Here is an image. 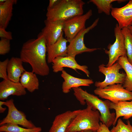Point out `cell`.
Returning a JSON list of instances; mask_svg holds the SVG:
<instances>
[{"label": "cell", "mask_w": 132, "mask_h": 132, "mask_svg": "<svg viewBox=\"0 0 132 132\" xmlns=\"http://www.w3.org/2000/svg\"><path fill=\"white\" fill-rule=\"evenodd\" d=\"M47 46L42 32L36 39H29L22 45L20 58L23 62L29 64L32 72L41 76L48 75L50 69L46 59Z\"/></svg>", "instance_id": "obj_1"}, {"label": "cell", "mask_w": 132, "mask_h": 132, "mask_svg": "<svg viewBox=\"0 0 132 132\" xmlns=\"http://www.w3.org/2000/svg\"><path fill=\"white\" fill-rule=\"evenodd\" d=\"M72 89L74 95L81 104L84 105L86 103L91 106L93 110L99 111L100 113V121L108 128L113 125L116 114L110 112V101L108 100H102L79 87Z\"/></svg>", "instance_id": "obj_2"}, {"label": "cell", "mask_w": 132, "mask_h": 132, "mask_svg": "<svg viewBox=\"0 0 132 132\" xmlns=\"http://www.w3.org/2000/svg\"><path fill=\"white\" fill-rule=\"evenodd\" d=\"M84 109L79 111L68 127L66 132L83 131H96L100 126V115L98 110L93 109L88 104Z\"/></svg>", "instance_id": "obj_3"}, {"label": "cell", "mask_w": 132, "mask_h": 132, "mask_svg": "<svg viewBox=\"0 0 132 132\" xmlns=\"http://www.w3.org/2000/svg\"><path fill=\"white\" fill-rule=\"evenodd\" d=\"M85 3L82 0H59L53 8L47 10L46 19L65 21L75 16L83 14Z\"/></svg>", "instance_id": "obj_4"}, {"label": "cell", "mask_w": 132, "mask_h": 132, "mask_svg": "<svg viewBox=\"0 0 132 132\" xmlns=\"http://www.w3.org/2000/svg\"><path fill=\"white\" fill-rule=\"evenodd\" d=\"M94 92L99 97L112 102L132 100V92L125 88L122 84L111 85L103 88H97Z\"/></svg>", "instance_id": "obj_5"}, {"label": "cell", "mask_w": 132, "mask_h": 132, "mask_svg": "<svg viewBox=\"0 0 132 132\" xmlns=\"http://www.w3.org/2000/svg\"><path fill=\"white\" fill-rule=\"evenodd\" d=\"M122 68L117 61L109 67L102 64L99 66V71L105 76V79L102 82H96L95 86L97 88H103L109 85L114 84H123L124 82L126 74L120 73V70Z\"/></svg>", "instance_id": "obj_6"}, {"label": "cell", "mask_w": 132, "mask_h": 132, "mask_svg": "<svg viewBox=\"0 0 132 132\" xmlns=\"http://www.w3.org/2000/svg\"><path fill=\"white\" fill-rule=\"evenodd\" d=\"M99 19V18L96 19L91 25L81 31L69 42V44L67 46V56L75 58L77 55L84 52H91L100 49L88 48L85 45L84 42L85 34L97 25Z\"/></svg>", "instance_id": "obj_7"}, {"label": "cell", "mask_w": 132, "mask_h": 132, "mask_svg": "<svg viewBox=\"0 0 132 132\" xmlns=\"http://www.w3.org/2000/svg\"><path fill=\"white\" fill-rule=\"evenodd\" d=\"M4 105L8 108V111L6 116L0 122V126L6 124L20 125L23 127L31 128L36 126L30 121L28 120L25 114L18 110L14 103V100L11 99L5 102Z\"/></svg>", "instance_id": "obj_8"}, {"label": "cell", "mask_w": 132, "mask_h": 132, "mask_svg": "<svg viewBox=\"0 0 132 132\" xmlns=\"http://www.w3.org/2000/svg\"><path fill=\"white\" fill-rule=\"evenodd\" d=\"M114 30L115 41L113 44H109L108 46V50H105L109 58L108 63L106 65L107 67L115 63L120 57L127 55L124 38L118 24H116Z\"/></svg>", "instance_id": "obj_9"}, {"label": "cell", "mask_w": 132, "mask_h": 132, "mask_svg": "<svg viewBox=\"0 0 132 132\" xmlns=\"http://www.w3.org/2000/svg\"><path fill=\"white\" fill-rule=\"evenodd\" d=\"M92 15V11L90 9L84 14L76 16L64 21L63 32L68 42L86 28V21Z\"/></svg>", "instance_id": "obj_10"}, {"label": "cell", "mask_w": 132, "mask_h": 132, "mask_svg": "<svg viewBox=\"0 0 132 132\" xmlns=\"http://www.w3.org/2000/svg\"><path fill=\"white\" fill-rule=\"evenodd\" d=\"M44 22L45 26L41 32L45 38L46 46H48L55 43L63 32L64 21H52L46 19Z\"/></svg>", "instance_id": "obj_11"}, {"label": "cell", "mask_w": 132, "mask_h": 132, "mask_svg": "<svg viewBox=\"0 0 132 132\" xmlns=\"http://www.w3.org/2000/svg\"><path fill=\"white\" fill-rule=\"evenodd\" d=\"M53 71L57 73L64 70L63 68L68 67L76 71L77 69L82 71L89 77L90 72L88 66L86 65H80L75 60V58L67 56L64 57L57 56L55 58L52 62Z\"/></svg>", "instance_id": "obj_12"}, {"label": "cell", "mask_w": 132, "mask_h": 132, "mask_svg": "<svg viewBox=\"0 0 132 132\" xmlns=\"http://www.w3.org/2000/svg\"><path fill=\"white\" fill-rule=\"evenodd\" d=\"M111 14L117 21L120 28L127 27L132 24V0L124 6L111 9Z\"/></svg>", "instance_id": "obj_13"}, {"label": "cell", "mask_w": 132, "mask_h": 132, "mask_svg": "<svg viewBox=\"0 0 132 132\" xmlns=\"http://www.w3.org/2000/svg\"><path fill=\"white\" fill-rule=\"evenodd\" d=\"M26 93L25 89L20 83H16L9 79L0 83V99L4 100L11 95L20 96Z\"/></svg>", "instance_id": "obj_14"}, {"label": "cell", "mask_w": 132, "mask_h": 132, "mask_svg": "<svg viewBox=\"0 0 132 132\" xmlns=\"http://www.w3.org/2000/svg\"><path fill=\"white\" fill-rule=\"evenodd\" d=\"M79 110H68L56 116L48 132H66Z\"/></svg>", "instance_id": "obj_15"}, {"label": "cell", "mask_w": 132, "mask_h": 132, "mask_svg": "<svg viewBox=\"0 0 132 132\" xmlns=\"http://www.w3.org/2000/svg\"><path fill=\"white\" fill-rule=\"evenodd\" d=\"M63 32L57 40L52 45L47 46V62L52 63L53 60L57 56L64 57L67 56V40L64 38Z\"/></svg>", "instance_id": "obj_16"}, {"label": "cell", "mask_w": 132, "mask_h": 132, "mask_svg": "<svg viewBox=\"0 0 132 132\" xmlns=\"http://www.w3.org/2000/svg\"><path fill=\"white\" fill-rule=\"evenodd\" d=\"M61 76L64 79L62 85L63 92L65 93H69L71 88L81 86H89L93 83L92 79L78 78L73 77L63 70Z\"/></svg>", "instance_id": "obj_17"}, {"label": "cell", "mask_w": 132, "mask_h": 132, "mask_svg": "<svg viewBox=\"0 0 132 132\" xmlns=\"http://www.w3.org/2000/svg\"><path fill=\"white\" fill-rule=\"evenodd\" d=\"M20 57H12L9 60L7 67L8 79L16 83L20 82L22 75L25 71Z\"/></svg>", "instance_id": "obj_18"}, {"label": "cell", "mask_w": 132, "mask_h": 132, "mask_svg": "<svg viewBox=\"0 0 132 132\" xmlns=\"http://www.w3.org/2000/svg\"><path fill=\"white\" fill-rule=\"evenodd\" d=\"M110 109H113L115 111L116 117L113 126H115L118 119L121 117L123 119L128 120L132 117V100L130 101H120L116 102H111Z\"/></svg>", "instance_id": "obj_19"}, {"label": "cell", "mask_w": 132, "mask_h": 132, "mask_svg": "<svg viewBox=\"0 0 132 132\" xmlns=\"http://www.w3.org/2000/svg\"><path fill=\"white\" fill-rule=\"evenodd\" d=\"M16 0H6L0 3V27L6 29L11 21L13 15V6L16 4Z\"/></svg>", "instance_id": "obj_20"}, {"label": "cell", "mask_w": 132, "mask_h": 132, "mask_svg": "<svg viewBox=\"0 0 132 132\" xmlns=\"http://www.w3.org/2000/svg\"><path fill=\"white\" fill-rule=\"evenodd\" d=\"M20 82L25 89L31 93L39 89V82L36 74L25 71L21 77Z\"/></svg>", "instance_id": "obj_21"}, {"label": "cell", "mask_w": 132, "mask_h": 132, "mask_svg": "<svg viewBox=\"0 0 132 132\" xmlns=\"http://www.w3.org/2000/svg\"><path fill=\"white\" fill-rule=\"evenodd\" d=\"M117 61L126 72V76L122 86L125 88L132 92V65L128 60L127 55L120 57Z\"/></svg>", "instance_id": "obj_22"}, {"label": "cell", "mask_w": 132, "mask_h": 132, "mask_svg": "<svg viewBox=\"0 0 132 132\" xmlns=\"http://www.w3.org/2000/svg\"><path fill=\"white\" fill-rule=\"evenodd\" d=\"M42 130L40 127L28 128L21 127L18 125L10 124H5L0 127V132H41Z\"/></svg>", "instance_id": "obj_23"}, {"label": "cell", "mask_w": 132, "mask_h": 132, "mask_svg": "<svg viewBox=\"0 0 132 132\" xmlns=\"http://www.w3.org/2000/svg\"><path fill=\"white\" fill-rule=\"evenodd\" d=\"M119 1L118 0H90L89 2L92 3L96 6L99 13H104L109 15L111 13L112 7V3L115 1L118 2Z\"/></svg>", "instance_id": "obj_24"}, {"label": "cell", "mask_w": 132, "mask_h": 132, "mask_svg": "<svg viewBox=\"0 0 132 132\" xmlns=\"http://www.w3.org/2000/svg\"><path fill=\"white\" fill-rule=\"evenodd\" d=\"M124 38L127 56L129 62L132 65V33L128 27L121 29Z\"/></svg>", "instance_id": "obj_25"}, {"label": "cell", "mask_w": 132, "mask_h": 132, "mask_svg": "<svg viewBox=\"0 0 132 132\" xmlns=\"http://www.w3.org/2000/svg\"><path fill=\"white\" fill-rule=\"evenodd\" d=\"M127 124H125L120 119L117 121L116 126H113L110 130L111 132H132V126L129 120L127 121Z\"/></svg>", "instance_id": "obj_26"}, {"label": "cell", "mask_w": 132, "mask_h": 132, "mask_svg": "<svg viewBox=\"0 0 132 132\" xmlns=\"http://www.w3.org/2000/svg\"><path fill=\"white\" fill-rule=\"evenodd\" d=\"M10 40L1 38L0 40V55H4L8 53L11 49Z\"/></svg>", "instance_id": "obj_27"}, {"label": "cell", "mask_w": 132, "mask_h": 132, "mask_svg": "<svg viewBox=\"0 0 132 132\" xmlns=\"http://www.w3.org/2000/svg\"><path fill=\"white\" fill-rule=\"evenodd\" d=\"M9 60L7 58L3 61H0V77L3 80L8 79L7 67Z\"/></svg>", "instance_id": "obj_28"}, {"label": "cell", "mask_w": 132, "mask_h": 132, "mask_svg": "<svg viewBox=\"0 0 132 132\" xmlns=\"http://www.w3.org/2000/svg\"><path fill=\"white\" fill-rule=\"evenodd\" d=\"M0 37L1 38H4L10 40L12 39L11 32L6 31L5 29L0 27Z\"/></svg>", "instance_id": "obj_29"}, {"label": "cell", "mask_w": 132, "mask_h": 132, "mask_svg": "<svg viewBox=\"0 0 132 132\" xmlns=\"http://www.w3.org/2000/svg\"><path fill=\"white\" fill-rule=\"evenodd\" d=\"M96 132H111L107 127L102 122H100V126Z\"/></svg>", "instance_id": "obj_30"}, {"label": "cell", "mask_w": 132, "mask_h": 132, "mask_svg": "<svg viewBox=\"0 0 132 132\" xmlns=\"http://www.w3.org/2000/svg\"><path fill=\"white\" fill-rule=\"evenodd\" d=\"M59 0H50L47 10H49L54 7L58 2Z\"/></svg>", "instance_id": "obj_31"}, {"label": "cell", "mask_w": 132, "mask_h": 132, "mask_svg": "<svg viewBox=\"0 0 132 132\" xmlns=\"http://www.w3.org/2000/svg\"><path fill=\"white\" fill-rule=\"evenodd\" d=\"M5 101H0V113H3L6 110V109L5 108H3L2 106L4 105Z\"/></svg>", "instance_id": "obj_32"}, {"label": "cell", "mask_w": 132, "mask_h": 132, "mask_svg": "<svg viewBox=\"0 0 132 132\" xmlns=\"http://www.w3.org/2000/svg\"><path fill=\"white\" fill-rule=\"evenodd\" d=\"M129 29L131 33H132V24L127 27Z\"/></svg>", "instance_id": "obj_33"}, {"label": "cell", "mask_w": 132, "mask_h": 132, "mask_svg": "<svg viewBox=\"0 0 132 132\" xmlns=\"http://www.w3.org/2000/svg\"><path fill=\"white\" fill-rule=\"evenodd\" d=\"M75 132H93V131L91 130H86Z\"/></svg>", "instance_id": "obj_34"}, {"label": "cell", "mask_w": 132, "mask_h": 132, "mask_svg": "<svg viewBox=\"0 0 132 132\" xmlns=\"http://www.w3.org/2000/svg\"><path fill=\"white\" fill-rule=\"evenodd\" d=\"M6 0H0V3H3L6 1Z\"/></svg>", "instance_id": "obj_35"}, {"label": "cell", "mask_w": 132, "mask_h": 132, "mask_svg": "<svg viewBox=\"0 0 132 132\" xmlns=\"http://www.w3.org/2000/svg\"><path fill=\"white\" fill-rule=\"evenodd\" d=\"M93 132H96V131H93Z\"/></svg>", "instance_id": "obj_36"}]
</instances>
